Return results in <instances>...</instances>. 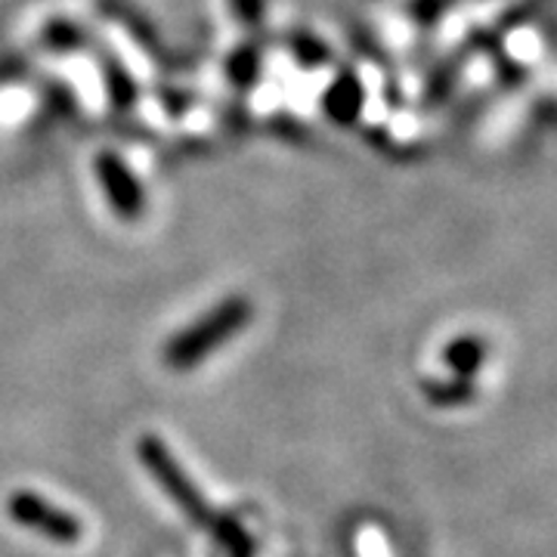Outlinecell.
<instances>
[{
  "label": "cell",
  "instance_id": "cell-1",
  "mask_svg": "<svg viewBox=\"0 0 557 557\" xmlns=\"http://www.w3.org/2000/svg\"><path fill=\"white\" fill-rule=\"evenodd\" d=\"M248 322H251V304L248 300H220L208 317H201L189 329H183L177 338L168 341V347H164V366L174 369V372L196 369L199 362H205L208 354H214L220 344H226Z\"/></svg>",
  "mask_w": 557,
  "mask_h": 557
},
{
  "label": "cell",
  "instance_id": "cell-2",
  "mask_svg": "<svg viewBox=\"0 0 557 557\" xmlns=\"http://www.w3.org/2000/svg\"><path fill=\"white\" fill-rule=\"evenodd\" d=\"M139 458H143V465L156 474V480L161 483V490L183 508L186 518L193 520V523H205V527H214V523H218L214 511L208 508V502H205L199 490L193 486V480L183 474V468L171 458V453L164 449V443H161L159 437L139 440Z\"/></svg>",
  "mask_w": 557,
  "mask_h": 557
},
{
  "label": "cell",
  "instance_id": "cell-3",
  "mask_svg": "<svg viewBox=\"0 0 557 557\" xmlns=\"http://www.w3.org/2000/svg\"><path fill=\"white\" fill-rule=\"evenodd\" d=\"M10 518L20 527H28L38 536L60 542V545H75L84 533L78 518L65 515L57 505H50L47 498L35 496V493H16L10 498Z\"/></svg>",
  "mask_w": 557,
  "mask_h": 557
},
{
  "label": "cell",
  "instance_id": "cell-4",
  "mask_svg": "<svg viewBox=\"0 0 557 557\" xmlns=\"http://www.w3.org/2000/svg\"><path fill=\"white\" fill-rule=\"evenodd\" d=\"M97 174H100L102 189H106V196L112 201L115 214L124 220H137L143 214V208H146L137 177L115 156H102L97 161Z\"/></svg>",
  "mask_w": 557,
  "mask_h": 557
},
{
  "label": "cell",
  "instance_id": "cell-5",
  "mask_svg": "<svg viewBox=\"0 0 557 557\" xmlns=\"http://www.w3.org/2000/svg\"><path fill=\"white\" fill-rule=\"evenodd\" d=\"M483 359H486V344L474 335L456 338L443 350V362L456 372V379H474L483 369Z\"/></svg>",
  "mask_w": 557,
  "mask_h": 557
},
{
  "label": "cell",
  "instance_id": "cell-6",
  "mask_svg": "<svg viewBox=\"0 0 557 557\" xmlns=\"http://www.w3.org/2000/svg\"><path fill=\"white\" fill-rule=\"evenodd\" d=\"M421 391H424V397L431 399L434 406H446V409L474 399V384H471V379H428L421 384Z\"/></svg>",
  "mask_w": 557,
  "mask_h": 557
},
{
  "label": "cell",
  "instance_id": "cell-7",
  "mask_svg": "<svg viewBox=\"0 0 557 557\" xmlns=\"http://www.w3.org/2000/svg\"><path fill=\"white\" fill-rule=\"evenodd\" d=\"M211 533L230 552V557H255V542L248 539V533L233 518H218Z\"/></svg>",
  "mask_w": 557,
  "mask_h": 557
},
{
  "label": "cell",
  "instance_id": "cell-8",
  "mask_svg": "<svg viewBox=\"0 0 557 557\" xmlns=\"http://www.w3.org/2000/svg\"><path fill=\"white\" fill-rule=\"evenodd\" d=\"M359 100H362L359 84L354 78H347L341 81V84H335V90L329 94V109H332L338 119H354L359 109Z\"/></svg>",
  "mask_w": 557,
  "mask_h": 557
}]
</instances>
